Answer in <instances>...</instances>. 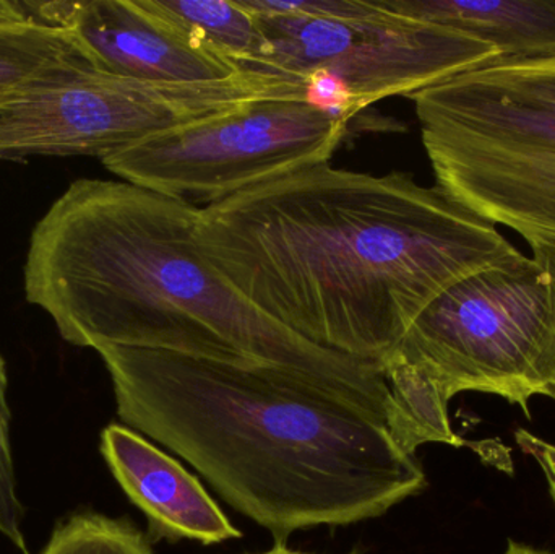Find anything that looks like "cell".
Returning a JSON list of instances; mask_svg holds the SVG:
<instances>
[{
    "label": "cell",
    "instance_id": "obj_7",
    "mask_svg": "<svg viewBox=\"0 0 555 554\" xmlns=\"http://www.w3.org/2000/svg\"><path fill=\"white\" fill-rule=\"evenodd\" d=\"M296 78L244 70L224 80L152 83L101 70L0 93V159L104 156L259 100L309 101Z\"/></svg>",
    "mask_w": 555,
    "mask_h": 554
},
{
    "label": "cell",
    "instance_id": "obj_10",
    "mask_svg": "<svg viewBox=\"0 0 555 554\" xmlns=\"http://www.w3.org/2000/svg\"><path fill=\"white\" fill-rule=\"evenodd\" d=\"M101 454L124 493L149 520L153 540L218 545L243 537L201 481L145 436L109 425L101 435Z\"/></svg>",
    "mask_w": 555,
    "mask_h": 554
},
{
    "label": "cell",
    "instance_id": "obj_18",
    "mask_svg": "<svg viewBox=\"0 0 555 554\" xmlns=\"http://www.w3.org/2000/svg\"><path fill=\"white\" fill-rule=\"evenodd\" d=\"M257 554H310L304 552H297V550L287 549L286 543H275L273 549H270L269 552L257 553ZM354 554V553H352Z\"/></svg>",
    "mask_w": 555,
    "mask_h": 554
},
{
    "label": "cell",
    "instance_id": "obj_13",
    "mask_svg": "<svg viewBox=\"0 0 555 554\" xmlns=\"http://www.w3.org/2000/svg\"><path fill=\"white\" fill-rule=\"evenodd\" d=\"M189 39L240 70L260 72L267 39L259 20L241 0H143Z\"/></svg>",
    "mask_w": 555,
    "mask_h": 554
},
{
    "label": "cell",
    "instance_id": "obj_12",
    "mask_svg": "<svg viewBox=\"0 0 555 554\" xmlns=\"http://www.w3.org/2000/svg\"><path fill=\"white\" fill-rule=\"evenodd\" d=\"M98 70L74 29L46 18L42 2L0 0V93Z\"/></svg>",
    "mask_w": 555,
    "mask_h": 554
},
{
    "label": "cell",
    "instance_id": "obj_9",
    "mask_svg": "<svg viewBox=\"0 0 555 554\" xmlns=\"http://www.w3.org/2000/svg\"><path fill=\"white\" fill-rule=\"evenodd\" d=\"M64 25L80 39L98 70L152 83H198L241 74L195 44L143 0L64 2Z\"/></svg>",
    "mask_w": 555,
    "mask_h": 554
},
{
    "label": "cell",
    "instance_id": "obj_5",
    "mask_svg": "<svg viewBox=\"0 0 555 554\" xmlns=\"http://www.w3.org/2000/svg\"><path fill=\"white\" fill-rule=\"evenodd\" d=\"M410 98L439 188L528 244L555 241V57L495 62Z\"/></svg>",
    "mask_w": 555,
    "mask_h": 554
},
{
    "label": "cell",
    "instance_id": "obj_17",
    "mask_svg": "<svg viewBox=\"0 0 555 554\" xmlns=\"http://www.w3.org/2000/svg\"><path fill=\"white\" fill-rule=\"evenodd\" d=\"M504 554H555L551 552H543V550L533 549V546L524 545V543L514 542L511 540L508 542L507 550H505Z\"/></svg>",
    "mask_w": 555,
    "mask_h": 554
},
{
    "label": "cell",
    "instance_id": "obj_15",
    "mask_svg": "<svg viewBox=\"0 0 555 554\" xmlns=\"http://www.w3.org/2000/svg\"><path fill=\"white\" fill-rule=\"evenodd\" d=\"M9 376L0 357V536L22 554H29L23 532L25 510L16 493L15 465L10 445V409L7 402Z\"/></svg>",
    "mask_w": 555,
    "mask_h": 554
},
{
    "label": "cell",
    "instance_id": "obj_14",
    "mask_svg": "<svg viewBox=\"0 0 555 554\" xmlns=\"http://www.w3.org/2000/svg\"><path fill=\"white\" fill-rule=\"evenodd\" d=\"M39 554H152V549L130 520L85 513L55 527Z\"/></svg>",
    "mask_w": 555,
    "mask_h": 554
},
{
    "label": "cell",
    "instance_id": "obj_11",
    "mask_svg": "<svg viewBox=\"0 0 555 554\" xmlns=\"http://www.w3.org/2000/svg\"><path fill=\"white\" fill-rule=\"evenodd\" d=\"M385 9L459 29L499 51L498 62L555 57V0H378Z\"/></svg>",
    "mask_w": 555,
    "mask_h": 554
},
{
    "label": "cell",
    "instance_id": "obj_4",
    "mask_svg": "<svg viewBox=\"0 0 555 554\" xmlns=\"http://www.w3.org/2000/svg\"><path fill=\"white\" fill-rule=\"evenodd\" d=\"M489 267L437 296L382 364L395 415L449 412L462 392L491 394L531 418L555 400V241Z\"/></svg>",
    "mask_w": 555,
    "mask_h": 554
},
{
    "label": "cell",
    "instance_id": "obj_2",
    "mask_svg": "<svg viewBox=\"0 0 555 554\" xmlns=\"http://www.w3.org/2000/svg\"><path fill=\"white\" fill-rule=\"evenodd\" d=\"M197 205L77 179L29 236L26 301L75 347L145 348L302 374L393 428L377 364L322 350L254 306L201 243Z\"/></svg>",
    "mask_w": 555,
    "mask_h": 554
},
{
    "label": "cell",
    "instance_id": "obj_6",
    "mask_svg": "<svg viewBox=\"0 0 555 554\" xmlns=\"http://www.w3.org/2000/svg\"><path fill=\"white\" fill-rule=\"evenodd\" d=\"M267 39L260 72L309 83L312 103L351 119L495 64L499 51L459 29L385 9L378 0H241Z\"/></svg>",
    "mask_w": 555,
    "mask_h": 554
},
{
    "label": "cell",
    "instance_id": "obj_1",
    "mask_svg": "<svg viewBox=\"0 0 555 554\" xmlns=\"http://www.w3.org/2000/svg\"><path fill=\"white\" fill-rule=\"evenodd\" d=\"M201 243L278 324L380 370L437 296L524 254L437 184L330 163L202 208Z\"/></svg>",
    "mask_w": 555,
    "mask_h": 554
},
{
    "label": "cell",
    "instance_id": "obj_3",
    "mask_svg": "<svg viewBox=\"0 0 555 554\" xmlns=\"http://www.w3.org/2000/svg\"><path fill=\"white\" fill-rule=\"evenodd\" d=\"M124 426L191 464L276 543L385 516L423 493L416 454L315 381L145 348L96 350Z\"/></svg>",
    "mask_w": 555,
    "mask_h": 554
},
{
    "label": "cell",
    "instance_id": "obj_16",
    "mask_svg": "<svg viewBox=\"0 0 555 554\" xmlns=\"http://www.w3.org/2000/svg\"><path fill=\"white\" fill-rule=\"evenodd\" d=\"M515 441L524 454L530 455L540 465L550 484L551 497L555 504V446L538 436L531 435L527 429L515 433Z\"/></svg>",
    "mask_w": 555,
    "mask_h": 554
},
{
    "label": "cell",
    "instance_id": "obj_8",
    "mask_svg": "<svg viewBox=\"0 0 555 554\" xmlns=\"http://www.w3.org/2000/svg\"><path fill=\"white\" fill-rule=\"evenodd\" d=\"M349 120L309 101H250L140 140L101 163L120 181L211 205L330 163Z\"/></svg>",
    "mask_w": 555,
    "mask_h": 554
}]
</instances>
